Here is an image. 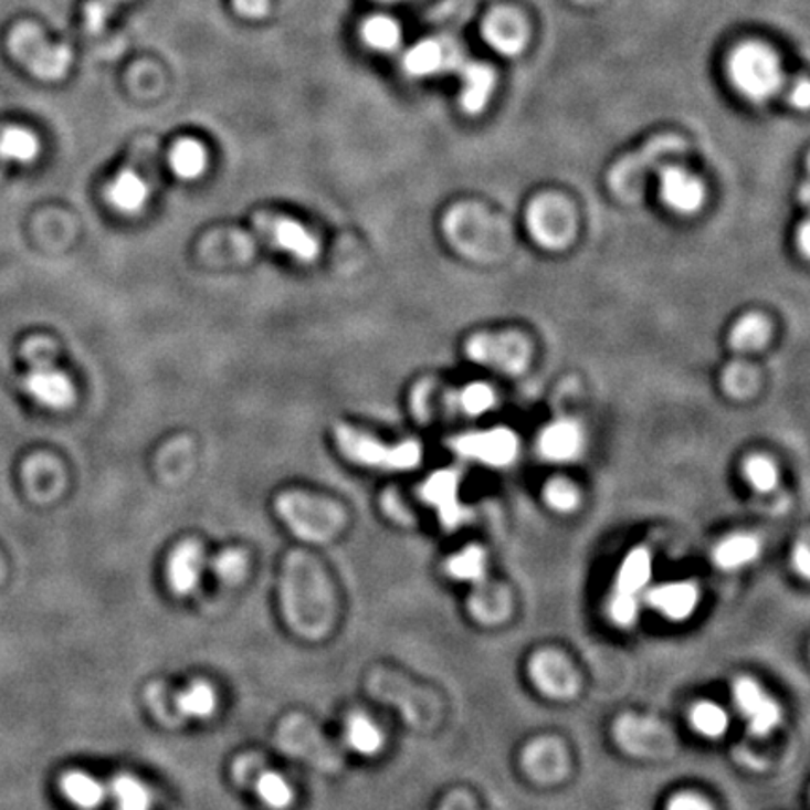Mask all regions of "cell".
<instances>
[{
  "label": "cell",
  "mask_w": 810,
  "mask_h": 810,
  "mask_svg": "<svg viewBox=\"0 0 810 810\" xmlns=\"http://www.w3.org/2000/svg\"><path fill=\"white\" fill-rule=\"evenodd\" d=\"M27 370L23 390L42 408L66 409L74 403L75 387L72 379L55 366V349L48 340H31L25 347Z\"/></svg>",
  "instance_id": "1"
},
{
  "label": "cell",
  "mask_w": 810,
  "mask_h": 810,
  "mask_svg": "<svg viewBox=\"0 0 810 810\" xmlns=\"http://www.w3.org/2000/svg\"><path fill=\"white\" fill-rule=\"evenodd\" d=\"M336 445L341 454L355 464L387 471L413 470L422 460V449L414 441L398 445H385L368 433L340 424L335 430Z\"/></svg>",
  "instance_id": "2"
},
{
  "label": "cell",
  "mask_w": 810,
  "mask_h": 810,
  "mask_svg": "<svg viewBox=\"0 0 810 810\" xmlns=\"http://www.w3.org/2000/svg\"><path fill=\"white\" fill-rule=\"evenodd\" d=\"M728 74L734 87L753 102H766L782 85L779 56L767 45H739L728 61Z\"/></svg>",
  "instance_id": "3"
},
{
  "label": "cell",
  "mask_w": 810,
  "mask_h": 810,
  "mask_svg": "<svg viewBox=\"0 0 810 810\" xmlns=\"http://www.w3.org/2000/svg\"><path fill=\"white\" fill-rule=\"evenodd\" d=\"M278 513L298 537L309 543H325L341 527L344 516L333 503L306 494H284L280 497Z\"/></svg>",
  "instance_id": "4"
},
{
  "label": "cell",
  "mask_w": 810,
  "mask_h": 810,
  "mask_svg": "<svg viewBox=\"0 0 810 810\" xmlns=\"http://www.w3.org/2000/svg\"><path fill=\"white\" fill-rule=\"evenodd\" d=\"M465 353L476 365L490 366L505 374H518L529 362L532 347L518 333H483L467 341Z\"/></svg>",
  "instance_id": "5"
},
{
  "label": "cell",
  "mask_w": 810,
  "mask_h": 810,
  "mask_svg": "<svg viewBox=\"0 0 810 810\" xmlns=\"http://www.w3.org/2000/svg\"><path fill=\"white\" fill-rule=\"evenodd\" d=\"M255 228L263 233L265 239L273 242L274 246L290 254L293 260L312 263L319 257V252H322L319 239L304 223L293 218L261 212L255 217Z\"/></svg>",
  "instance_id": "6"
},
{
  "label": "cell",
  "mask_w": 810,
  "mask_h": 810,
  "mask_svg": "<svg viewBox=\"0 0 810 810\" xmlns=\"http://www.w3.org/2000/svg\"><path fill=\"white\" fill-rule=\"evenodd\" d=\"M527 228L533 239L545 248H561L575 235V218L561 199L538 198L527 211Z\"/></svg>",
  "instance_id": "7"
},
{
  "label": "cell",
  "mask_w": 810,
  "mask_h": 810,
  "mask_svg": "<svg viewBox=\"0 0 810 810\" xmlns=\"http://www.w3.org/2000/svg\"><path fill=\"white\" fill-rule=\"evenodd\" d=\"M454 451L464 459L475 460L490 467H507L518 456V438L507 428L465 433L452 441Z\"/></svg>",
  "instance_id": "8"
},
{
  "label": "cell",
  "mask_w": 810,
  "mask_h": 810,
  "mask_svg": "<svg viewBox=\"0 0 810 810\" xmlns=\"http://www.w3.org/2000/svg\"><path fill=\"white\" fill-rule=\"evenodd\" d=\"M19 62L40 80L55 81L69 72L72 55L62 45H51L38 34L36 29H23L13 42Z\"/></svg>",
  "instance_id": "9"
},
{
  "label": "cell",
  "mask_w": 810,
  "mask_h": 810,
  "mask_svg": "<svg viewBox=\"0 0 810 810\" xmlns=\"http://www.w3.org/2000/svg\"><path fill=\"white\" fill-rule=\"evenodd\" d=\"M421 497L438 511L441 524L454 529L467 520V508L460 502V476L454 471H435L422 484Z\"/></svg>",
  "instance_id": "10"
},
{
  "label": "cell",
  "mask_w": 810,
  "mask_h": 810,
  "mask_svg": "<svg viewBox=\"0 0 810 810\" xmlns=\"http://www.w3.org/2000/svg\"><path fill=\"white\" fill-rule=\"evenodd\" d=\"M736 698L743 715L749 720V726L758 736H767L780 723V709L774 698H769L764 688L756 681L741 677L734 685Z\"/></svg>",
  "instance_id": "11"
},
{
  "label": "cell",
  "mask_w": 810,
  "mask_h": 810,
  "mask_svg": "<svg viewBox=\"0 0 810 810\" xmlns=\"http://www.w3.org/2000/svg\"><path fill=\"white\" fill-rule=\"evenodd\" d=\"M483 36L492 50L503 55H518L527 44L526 21L513 10H495L484 21Z\"/></svg>",
  "instance_id": "12"
},
{
  "label": "cell",
  "mask_w": 810,
  "mask_h": 810,
  "mask_svg": "<svg viewBox=\"0 0 810 810\" xmlns=\"http://www.w3.org/2000/svg\"><path fill=\"white\" fill-rule=\"evenodd\" d=\"M532 677L543 693L554 698H567L576 693V674L567 659L557 653L546 651L535 656L532 662Z\"/></svg>",
  "instance_id": "13"
},
{
  "label": "cell",
  "mask_w": 810,
  "mask_h": 810,
  "mask_svg": "<svg viewBox=\"0 0 810 810\" xmlns=\"http://www.w3.org/2000/svg\"><path fill=\"white\" fill-rule=\"evenodd\" d=\"M661 196L675 212L693 214L704 203V186L683 169L666 168L662 171Z\"/></svg>",
  "instance_id": "14"
},
{
  "label": "cell",
  "mask_w": 810,
  "mask_h": 810,
  "mask_svg": "<svg viewBox=\"0 0 810 810\" xmlns=\"http://www.w3.org/2000/svg\"><path fill=\"white\" fill-rule=\"evenodd\" d=\"M203 548L188 540L175 548L168 561L169 588L177 595H190L198 588L203 575Z\"/></svg>",
  "instance_id": "15"
},
{
  "label": "cell",
  "mask_w": 810,
  "mask_h": 810,
  "mask_svg": "<svg viewBox=\"0 0 810 810\" xmlns=\"http://www.w3.org/2000/svg\"><path fill=\"white\" fill-rule=\"evenodd\" d=\"M648 602L656 612H661L672 621H683L691 618L698 607L699 593L691 581H670L651 589Z\"/></svg>",
  "instance_id": "16"
},
{
  "label": "cell",
  "mask_w": 810,
  "mask_h": 810,
  "mask_svg": "<svg viewBox=\"0 0 810 810\" xmlns=\"http://www.w3.org/2000/svg\"><path fill=\"white\" fill-rule=\"evenodd\" d=\"M459 50L438 40H424L408 51L403 66L414 77L440 74L443 70L454 69L459 64Z\"/></svg>",
  "instance_id": "17"
},
{
  "label": "cell",
  "mask_w": 810,
  "mask_h": 810,
  "mask_svg": "<svg viewBox=\"0 0 810 810\" xmlns=\"http://www.w3.org/2000/svg\"><path fill=\"white\" fill-rule=\"evenodd\" d=\"M106 196L118 212L137 214L149 201L150 186L134 169H123L107 186Z\"/></svg>",
  "instance_id": "18"
},
{
  "label": "cell",
  "mask_w": 810,
  "mask_h": 810,
  "mask_svg": "<svg viewBox=\"0 0 810 810\" xmlns=\"http://www.w3.org/2000/svg\"><path fill=\"white\" fill-rule=\"evenodd\" d=\"M581 432L578 424L557 421L545 428L538 438V451L551 462H569L580 454Z\"/></svg>",
  "instance_id": "19"
},
{
  "label": "cell",
  "mask_w": 810,
  "mask_h": 810,
  "mask_svg": "<svg viewBox=\"0 0 810 810\" xmlns=\"http://www.w3.org/2000/svg\"><path fill=\"white\" fill-rule=\"evenodd\" d=\"M40 155V141L21 126H8L0 132V173L10 164H32Z\"/></svg>",
  "instance_id": "20"
},
{
  "label": "cell",
  "mask_w": 810,
  "mask_h": 810,
  "mask_svg": "<svg viewBox=\"0 0 810 810\" xmlns=\"http://www.w3.org/2000/svg\"><path fill=\"white\" fill-rule=\"evenodd\" d=\"M462 107L467 113H481L488 104L495 85V74L488 66L470 62L462 70Z\"/></svg>",
  "instance_id": "21"
},
{
  "label": "cell",
  "mask_w": 810,
  "mask_h": 810,
  "mask_svg": "<svg viewBox=\"0 0 810 810\" xmlns=\"http://www.w3.org/2000/svg\"><path fill=\"white\" fill-rule=\"evenodd\" d=\"M683 149V141L677 136H661L648 143V147H643L642 152L638 155L629 156L623 164H619L618 169H613L612 185H619V182H627V180L634 177L638 171H642L643 168H650L651 161L659 158L662 155H669V152H680Z\"/></svg>",
  "instance_id": "22"
},
{
  "label": "cell",
  "mask_w": 810,
  "mask_h": 810,
  "mask_svg": "<svg viewBox=\"0 0 810 810\" xmlns=\"http://www.w3.org/2000/svg\"><path fill=\"white\" fill-rule=\"evenodd\" d=\"M651 575H653V564H651L650 551L645 548L632 550L619 567L616 593L638 597V593L650 583Z\"/></svg>",
  "instance_id": "23"
},
{
  "label": "cell",
  "mask_w": 810,
  "mask_h": 810,
  "mask_svg": "<svg viewBox=\"0 0 810 810\" xmlns=\"http://www.w3.org/2000/svg\"><path fill=\"white\" fill-rule=\"evenodd\" d=\"M207 164H209L207 149L201 143L190 139V137L175 143L173 149L169 152V166L180 179H199L204 173Z\"/></svg>",
  "instance_id": "24"
},
{
  "label": "cell",
  "mask_w": 810,
  "mask_h": 810,
  "mask_svg": "<svg viewBox=\"0 0 810 810\" xmlns=\"http://www.w3.org/2000/svg\"><path fill=\"white\" fill-rule=\"evenodd\" d=\"M62 793L81 809H94L106 798V788L83 771H70L61 780Z\"/></svg>",
  "instance_id": "25"
},
{
  "label": "cell",
  "mask_w": 810,
  "mask_h": 810,
  "mask_svg": "<svg viewBox=\"0 0 810 810\" xmlns=\"http://www.w3.org/2000/svg\"><path fill=\"white\" fill-rule=\"evenodd\" d=\"M760 554V543L750 535H732L715 548V564L723 569H739L755 561Z\"/></svg>",
  "instance_id": "26"
},
{
  "label": "cell",
  "mask_w": 810,
  "mask_h": 810,
  "mask_svg": "<svg viewBox=\"0 0 810 810\" xmlns=\"http://www.w3.org/2000/svg\"><path fill=\"white\" fill-rule=\"evenodd\" d=\"M347 741L355 753L362 756H376L383 747L385 737L378 728V724L371 723V718L362 713H355L347 718Z\"/></svg>",
  "instance_id": "27"
},
{
  "label": "cell",
  "mask_w": 810,
  "mask_h": 810,
  "mask_svg": "<svg viewBox=\"0 0 810 810\" xmlns=\"http://www.w3.org/2000/svg\"><path fill=\"white\" fill-rule=\"evenodd\" d=\"M771 336V327L760 314L741 317L732 330L730 346L734 351H755L766 346Z\"/></svg>",
  "instance_id": "28"
},
{
  "label": "cell",
  "mask_w": 810,
  "mask_h": 810,
  "mask_svg": "<svg viewBox=\"0 0 810 810\" xmlns=\"http://www.w3.org/2000/svg\"><path fill=\"white\" fill-rule=\"evenodd\" d=\"M177 707L186 717H211L218 707L217 693L209 683L196 681L177 696Z\"/></svg>",
  "instance_id": "29"
},
{
  "label": "cell",
  "mask_w": 810,
  "mask_h": 810,
  "mask_svg": "<svg viewBox=\"0 0 810 810\" xmlns=\"http://www.w3.org/2000/svg\"><path fill=\"white\" fill-rule=\"evenodd\" d=\"M360 32H362V40H365L366 45L371 50L381 51V53L397 50L400 40H402V31H400L397 21L385 18V15H374V18L366 19Z\"/></svg>",
  "instance_id": "30"
},
{
  "label": "cell",
  "mask_w": 810,
  "mask_h": 810,
  "mask_svg": "<svg viewBox=\"0 0 810 810\" xmlns=\"http://www.w3.org/2000/svg\"><path fill=\"white\" fill-rule=\"evenodd\" d=\"M446 572L456 580L481 581L486 575V556L483 548L470 546L446 561Z\"/></svg>",
  "instance_id": "31"
},
{
  "label": "cell",
  "mask_w": 810,
  "mask_h": 810,
  "mask_svg": "<svg viewBox=\"0 0 810 810\" xmlns=\"http://www.w3.org/2000/svg\"><path fill=\"white\" fill-rule=\"evenodd\" d=\"M113 799L115 803L124 810H145L150 804V793L145 786L132 777V775H118L113 779L112 786Z\"/></svg>",
  "instance_id": "32"
},
{
  "label": "cell",
  "mask_w": 810,
  "mask_h": 810,
  "mask_svg": "<svg viewBox=\"0 0 810 810\" xmlns=\"http://www.w3.org/2000/svg\"><path fill=\"white\" fill-rule=\"evenodd\" d=\"M691 724L694 730L702 736L715 739V737L724 736V732L728 730V715L720 705L713 704V702H699L693 707Z\"/></svg>",
  "instance_id": "33"
},
{
  "label": "cell",
  "mask_w": 810,
  "mask_h": 810,
  "mask_svg": "<svg viewBox=\"0 0 810 810\" xmlns=\"http://www.w3.org/2000/svg\"><path fill=\"white\" fill-rule=\"evenodd\" d=\"M495 395L492 387L484 383H471L454 395V408L470 417H478L494 408Z\"/></svg>",
  "instance_id": "34"
},
{
  "label": "cell",
  "mask_w": 810,
  "mask_h": 810,
  "mask_svg": "<svg viewBox=\"0 0 810 810\" xmlns=\"http://www.w3.org/2000/svg\"><path fill=\"white\" fill-rule=\"evenodd\" d=\"M255 790L260 793V798L274 809L290 807L291 801H293V790L287 785V780L282 775L274 774V771L261 774L255 780Z\"/></svg>",
  "instance_id": "35"
},
{
  "label": "cell",
  "mask_w": 810,
  "mask_h": 810,
  "mask_svg": "<svg viewBox=\"0 0 810 810\" xmlns=\"http://www.w3.org/2000/svg\"><path fill=\"white\" fill-rule=\"evenodd\" d=\"M545 499L557 513H572L580 503V494L567 478H551L546 484Z\"/></svg>",
  "instance_id": "36"
},
{
  "label": "cell",
  "mask_w": 810,
  "mask_h": 810,
  "mask_svg": "<svg viewBox=\"0 0 810 810\" xmlns=\"http://www.w3.org/2000/svg\"><path fill=\"white\" fill-rule=\"evenodd\" d=\"M745 476L758 492H771L777 486V467L766 456H753L747 460Z\"/></svg>",
  "instance_id": "37"
},
{
  "label": "cell",
  "mask_w": 810,
  "mask_h": 810,
  "mask_svg": "<svg viewBox=\"0 0 810 810\" xmlns=\"http://www.w3.org/2000/svg\"><path fill=\"white\" fill-rule=\"evenodd\" d=\"M130 0H88L85 7V27L88 32L104 31L109 19L117 13L118 8L124 7Z\"/></svg>",
  "instance_id": "38"
},
{
  "label": "cell",
  "mask_w": 810,
  "mask_h": 810,
  "mask_svg": "<svg viewBox=\"0 0 810 810\" xmlns=\"http://www.w3.org/2000/svg\"><path fill=\"white\" fill-rule=\"evenodd\" d=\"M212 567H214V572H217L220 580L233 583V581L241 580L244 572H246L248 559L244 551L241 550L222 551L214 559Z\"/></svg>",
  "instance_id": "39"
},
{
  "label": "cell",
  "mask_w": 810,
  "mask_h": 810,
  "mask_svg": "<svg viewBox=\"0 0 810 810\" xmlns=\"http://www.w3.org/2000/svg\"><path fill=\"white\" fill-rule=\"evenodd\" d=\"M638 597L632 595H613L610 599V616L618 625H632L638 618Z\"/></svg>",
  "instance_id": "40"
},
{
  "label": "cell",
  "mask_w": 810,
  "mask_h": 810,
  "mask_svg": "<svg viewBox=\"0 0 810 810\" xmlns=\"http://www.w3.org/2000/svg\"><path fill=\"white\" fill-rule=\"evenodd\" d=\"M233 7L242 18L261 19L271 10V0H233Z\"/></svg>",
  "instance_id": "41"
},
{
  "label": "cell",
  "mask_w": 810,
  "mask_h": 810,
  "mask_svg": "<svg viewBox=\"0 0 810 810\" xmlns=\"http://www.w3.org/2000/svg\"><path fill=\"white\" fill-rule=\"evenodd\" d=\"M810 102V87L809 83L807 81H801L799 83L798 87L793 88L792 93V104L793 107H798V109H801V112H804L807 107H809Z\"/></svg>",
  "instance_id": "42"
},
{
  "label": "cell",
  "mask_w": 810,
  "mask_h": 810,
  "mask_svg": "<svg viewBox=\"0 0 810 810\" xmlns=\"http://www.w3.org/2000/svg\"><path fill=\"white\" fill-rule=\"evenodd\" d=\"M709 804L705 803L704 799L696 798V796H680L670 803V809H705Z\"/></svg>",
  "instance_id": "43"
},
{
  "label": "cell",
  "mask_w": 810,
  "mask_h": 810,
  "mask_svg": "<svg viewBox=\"0 0 810 810\" xmlns=\"http://www.w3.org/2000/svg\"><path fill=\"white\" fill-rule=\"evenodd\" d=\"M793 565H796V569H798L799 575L809 576L810 554L807 546L801 545L798 550H796V554H793Z\"/></svg>",
  "instance_id": "44"
},
{
  "label": "cell",
  "mask_w": 810,
  "mask_h": 810,
  "mask_svg": "<svg viewBox=\"0 0 810 810\" xmlns=\"http://www.w3.org/2000/svg\"><path fill=\"white\" fill-rule=\"evenodd\" d=\"M798 244H799V250H801V255H803V257H809L810 225H809V222H807V220H804V222H801V225H799Z\"/></svg>",
  "instance_id": "45"
},
{
  "label": "cell",
  "mask_w": 810,
  "mask_h": 810,
  "mask_svg": "<svg viewBox=\"0 0 810 810\" xmlns=\"http://www.w3.org/2000/svg\"><path fill=\"white\" fill-rule=\"evenodd\" d=\"M381 2H400V0H381Z\"/></svg>",
  "instance_id": "46"
}]
</instances>
